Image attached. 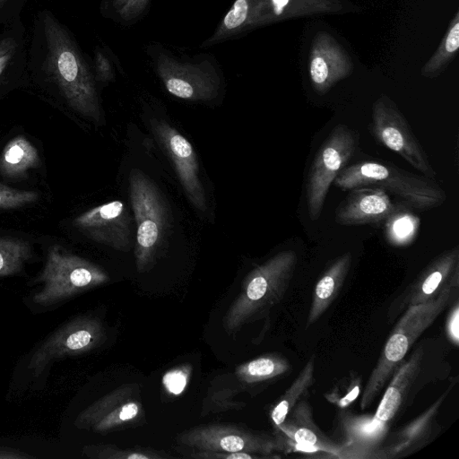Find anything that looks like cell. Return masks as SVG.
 Returning <instances> with one entry per match:
<instances>
[{
  "label": "cell",
  "mask_w": 459,
  "mask_h": 459,
  "mask_svg": "<svg viewBox=\"0 0 459 459\" xmlns=\"http://www.w3.org/2000/svg\"><path fill=\"white\" fill-rule=\"evenodd\" d=\"M459 281L447 285L433 299L408 307L396 323L362 392L360 408L377 397L416 340L435 322L455 297Z\"/></svg>",
  "instance_id": "6da1fadb"
},
{
  "label": "cell",
  "mask_w": 459,
  "mask_h": 459,
  "mask_svg": "<svg viewBox=\"0 0 459 459\" xmlns=\"http://www.w3.org/2000/svg\"><path fill=\"white\" fill-rule=\"evenodd\" d=\"M333 184L342 190L380 188L420 211L439 207L446 201V191L431 178L382 160H362L343 168Z\"/></svg>",
  "instance_id": "7a4b0ae2"
},
{
  "label": "cell",
  "mask_w": 459,
  "mask_h": 459,
  "mask_svg": "<svg viewBox=\"0 0 459 459\" xmlns=\"http://www.w3.org/2000/svg\"><path fill=\"white\" fill-rule=\"evenodd\" d=\"M297 264V254L284 250L249 272L239 295L224 316L225 331L237 332L280 303L294 276Z\"/></svg>",
  "instance_id": "3957f363"
},
{
  "label": "cell",
  "mask_w": 459,
  "mask_h": 459,
  "mask_svg": "<svg viewBox=\"0 0 459 459\" xmlns=\"http://www.w3.org/2000/svg\"><path fill=\"white\" fill-rule=\"evenodd\" d=\"M48 66L68 104L85 117L101 118L96 85L87 64L67 33L50 15H44Z\"/></svg>",
  "instance_id": "277c9868"
},
{
  "label": "cell",
  "mask_w": 459,
  "mask_h": 459,
  "mask_svg": "<svg viewBox=\"0 0 459 459\" xmlns=\"http://www.w3.org/2000/svg\"><path fill=\"white\" fill-rule=\"evenodd\" d=\"M108 280L107 273L97 264L54 245L48 250L45 266L36 280L41 286L31 300L37 306L48 307Z\"/></svg>",
  "instance_id": "5b68a950"
},
{
  "label": "cell",
  "mask_w": 459,
  "mask_h": 459,
  "mask_svg": "<svg viewBox=\"0 0 459 459\" xmlns=\"http://www.w3.org/2000/svg\"><path fill=\"white\" fill-rule=\"evenodd\" d=\"M130 199L136 222L135 263L139 273L147 271L163 240L167 212L153 182L142 171L129 176Z\"/></svg>",
  "instance_id": "8992f818"
},
{
  "label": "cell",
  "mask_w": 459,
  "mask_h": 459,
  "mask_svg": "<svg viewBox=\"0 0 459 459\" xmlns=\"http://www.w3.org/2000/svg\"><path fill=\"white\" fill-rule=\"evenodd\" d=\"M357 142V133L339 124L316 152L306 183L307 207L311 221L320 217L330 186L352 157Z\"/></svg>",
  "instance_id": "52a82bcc"
},
{
  "label": "cell",
  "mask_w": 459,
  "mask_h": 459,
  "mask_svg": "<svg viewBox=\"0 0 459 459\" xmlns=\"http://www.w3.org/2000/svg\"><path fill=\"white\" fill-rule=\"evenodd\" d=\"M152 56L157 74L171 95L191 101L217 97L221 78L210 61H181L163 48L153 50Z\"/></svg>",
  "instance_id": "ba28073f"
},
{
  "label": "cell",
  "mask_w": 459,
  "mask_h": 459,
  "mask_svg": "<svg viewBox=\"0 0 459 459\" xmlns=\"http://www.w3.org/2000/svg\"><path fill=\"white\" fill-rule=\"evenodd\" d=\"M371 129L381 144L401 156L424 176L432 178L437 175L403 114L385 95L378 97L373 104Z\"/></svg>",
  "instance_id": "9c48e42d"
},
{
  "label": "cell",
  "mask_w": 459,
  "mask_h": 459,
  "mask_svg": "<svg viewBox=\"0 0 459 459\" xmlns=\"http://www.w3.org/2000/svg\"><path fill=\"white\" fill-rule=\"evenodd\" d=\"M105 329L100 318L79 316L52 332L32 351L28 368L35 376L54 361L88 352L102 343Z\"/></svg>",
  "instance_id": "30bf717a"
},
{
  "label": "cell",
  "mask_w": 459,
  "mask_h": 459,
  "mask_svg": "<svg viewBox=\"0 0 459 459\" xmlns=\"http://www.w3.org/2000/svg\"><path fill=\"white\" fill-rule=\"evenodd\" d=\"M180 446L199 451L246 452L273 457L279 450L275 437L255 433L230 424H208L192 428L177 437Z\"/></svg>",
  "instance_id": "8fae6325"
},
{
  "label": "cell",
  "mask_w": 459,
  "mask_h": 459,
  "mask_svg": "<svg viewBox=\"0 0 459 459\" xmlns=\"http://www.w3.org/2000/svg\"><path fill=\"white\" fill-rule=\"evenodd\" d=\"M143 413L139 386L123 385L82 411L74 425L95 433H107L135 422Z\"/></svg>",
  "instance_id": "7c38bea8"
},
{
  "label": "cell",
  "mask_w": 459,
  "mask_h": 459,
  "mask_svg": "<svg viewBox=\"0 0 459 459\" xmlns=\"http://www.w3.org/2000/svg\"><path fill=\"white\" fill-rule=\"evenodd\" d=\"M459 281V248L439 254L418 277L390 304L388 322L392 323L408 307L436 298L447 285Z\"/></svg>",
  "instance_id": "4fadbf2b"
},
{
  "label": "cell",
  "mask_w": 459,
  "mask_h": 459,
  "mask_svg": "<svg viewBox=\"0 0 459 459\" xmlns=\"http://www.w3.org/2000/svg\"><path fill=\"white\" fill-rule=\"evenodd\" d=\"M74 225L92 240L116 250L126 252L131 247V219L121 201L88 210L75 218Z\"/></svg>",
  "instance_id": "5bb4252c"
},
{
  "label": "cell",
  "mask_w": 459,
  "mask_h": 459,
  "mask_svg": "<svg viewBox=\"0 0 459 459\" xmlns=\"http://www.w3.org/2000/svg\"><path fill=\"white\" fill-rule=\"evenodd\" d=\"M279 450L303 453L324 452L341 458V447L327 438L312 419L307 402L299 401L285 420L273 426Z\"/></svg>",
  "instance_id": "9a60e30c"
},
{
  "label": "cell",
  "mask_w": 459,
  "mask_h": 459,
  "mask_svg": "<svg viewBox=\"0 0 459 459\" xmlns=\"http://www.w3.org/2000/svg\"><path fill=\"white\" fill-rule=\"evenodd\" d=\"M156 134L171 159L178 179L191 204L200 212L207 209L204 190L200 180L199 165L192 144L167 122L155 123Z\"/></svg>",
  "instance_id": "2e32d148"
},
{
  "label": "cell",
  "mask_w": 459,
  "mask_h": 459,
  "mask_svg": "<svg viewBox=\"0 0 459 459\" xmlns=\"http://www.w3.org/2000/svg\"><path fill=\"white\" fill-rule=\"evenodd\" d=\"M353 71V63L342 46L328 32L319 31L312 40L308 73L312 87L326 93Z\"/></svg>",
  "instance_id": "e0dca14e"
},
{
  "label": "cell",
  "mask_w": 459,
  "mask_h": 459,
  "mask_svg": "<svg viewBox=\"0 0 459 459\" xmlns=\"http://www.w3.org/2000/svg\"><path fill=\"white\" fill-rule=\"evenodd\" d=\"M335 209L334 221L342 226L386 222L398 212L387 192L377 187H358Z\"/></svg>",
  "instance_id": "ac0fdd59"
},
{
  "label": "cell",
  "mask_w": 459,
  "mask_h": 459,
  "mask_svg": "<svg viewBox=\"0 0 459 459\" xmlns=\"http://www.w3.org/2000/svg\"><path fill=\"white\" fill-rule=\"evenodd\" d=\"M269 0H235L215 31L201 47H211L268 24Z\"/></svg>",
  "instance_id": "d6986e66"
},
{
  "label": "cell",
  "mask_w": 459,
  "mask_h": 459,
  "mask_svg": "<svg viewBox=\"0 0 459 459\" xmlns=\"http://www.w3.org/2000/svg\"><path fill=\"white\" fill-rule=\"evenodd\" d=\"M421 357L422 351L417 350L409 360L402 363L394 372L373 416L376 420L386 424L397 414L410 387L419 375Z\"/></svg>",
  "instance_id": "ffe728a7"
},
{
  "label": "cell",
  "mask_w": 459,
  "mask_h": 459,
  "mask_svg": "<svg viewBox=\"0 0 459 459\" xmlns=\"http://www.w3.org/2000/svg\"><path fill=\"white\" fill-rule=\"evenodd\" d=\"M351 264V253L337 257L315 285L307 325L319 319L334 301L342 287Z\"/></svg>",
  "instance_id": "44dd1931"
},
{
  "label": "cell",
  "mask_w": 459,
  "mask_h": 459,
  "mask_svg": "<svg viewBox=\"0 0 459 459\" xmlns=\"http://www.w3.org/2000/svg\"><path fill=\"white\" fill-rule=\"evenodd\" d=\"M443 396L423 414L401 429L385 449L382 458L401 457L417 450L429 440L434 417L442 403Z\"/></svg>",
  "instance_id": "7402d4cb"
},
{
  "label": "cell",
  "mask_w": 459,
  "mask_h": 459,
  "mask_svg": "<svg viewBox=\"0 0 459 459\" xmlns=\"http://www.w3.org/2000/svg\"><path fill=\"white\" fill-rule=\"evenodd\" d=\"M344 10L341 0H269L268 24L304 16L337 13Z\"/></svg>",
  "instance_id": "603a6c76"
},
{
  "label": "cell",
  "mask_w": 459,
  "mask_h": 459,
  "mask_svg": "<svg viewBox=\"0 0 459 459\" xmlns=\"http://www.w3.org/2000/svg\"><path fill=\"white\" fill-rule=\"evenodd\" d=\"M36 147L24 136L13 138L4 148L0 157V172L5 177H21L39 164Z\"/></svg>",
  "instance_id": "cb8c5ba5"
},
{
  "label": "cell",
  "mask_w": 459,
  "mask_h": 459,
  "mask_svg": "<svg viewBox=\"0 0 459 459\" xmlns=\"http://www.w3.org/2000/svg\"><path fill=\"white\" fill-rule=\"evenodd\" d=\"M290 368V362L284 357L267 354L238 365L236 376L244 384H259L286 375Z\"/></svg>",
  "instance_id": "d4e9b609"
},
{
  "label": "cell",
  "mask_w": 459,
  "mask_h": 459,
  "mask_svg": "<svg viewBox=\"0 0 459 459\" xmlns=\"http://www.w3.org/2000/svg\"><path fill=\"white\" fill-rule=\"evenodd\" d=\"M315 356L313 355L272 408L270 418L273 426L282 423L292 408L302 400V397L312 386L315 381Z\"/></svg>",
  "instance_id": "484cf974"
},
{
  "label": "cell",
  "mask_w": 459,
  "mask_h": 459,
  "mask_svg": "<svg viewBox=\"0 0 459 459\" xmlns=\"http://www.w3.org/2000/svg\"><path fill=\"white\" fill-rule=\"evenodd\" d=\"M459 48V13L456 11L436 52L421 68V75L435 78L445 71Z\"/></svg>",
  "instance_id": "4316f807"
},
{
  "label": "cell",
  "mask_w": 459,
  "mask_h": 459,
  "mask_svg": "<svg viewBox=\"0 0 459 459\" xmlns=\"http://www.w3.org/2000/svg\"><path fill=\"white\" fill-rule=\"evenodd\" d=\"M30 256L29 242L17 238H0V277L20 273Z\"/></svg>",
  "instance_id": "83f0119b"
},
{
  "label": "cell",
  "mask_w": 459,
  "mask_h": 459,
  "mask_svg": "<svg viewBox=\"0 0 459 459\" xmlns=\"http://www.w3.org/2000/svg\"><path fill=\"white\" fill-rule=\"evenodd\" d=\"M346 431L350 445H353V449L357 444H359V450L368 451L371 444H375L385 434L387 426L372 418L352 419L345 422Z\"/></svg>",
  "instance_id": "f1b7e54d"
},
{
  "label": "cell",
  "mask_w": 459,
  "mask_h": 459,
  "mask_svg": "<svg viewBox=\"0 0 459 459\" xmlns=\"http://www.w3.org/2000/svg\"><path fill=\"white\" fill-rule=\"evenodd\" d=\"M82 454L97 459H162L170 457L160 451L149 448L121 449L114 446H86Z\"/></svg>",
  "instance_id": "f546056e"
},
{
  "label": "cell",
  "mask_w": 459,
  "mask_h": 459,
  "mask_svg": "<svg viewBox=\"0 0 459 459\" xmlns=\"http://www.w3.org/2000/svg\"><path fill=\"white\" fill-rule=\"evenodd\" d=\"M236 395L237 391L230 387L210 391L204 400L201 414L204 416L214 412L241 410L245 407V403L235 400Z\"/></svg>",
  "instance_id": "4dcf8cb0"
},
{
  "label": "cell",
  "mask_w": 459,
  "mask_h": 459,
  "mask_svg": "<svg viewBox=\"0 0 459 459\" xmlns=\"http://www.w3.org/2000/svg\"><path fill=\"white\" fill-rule=\"evenodd\" d=\"M361 389L360 377L352 374L326 394L329 403H334L339 408H344L353 403L359 394Z\"/></svg>",
  "instance_id": "1f68e13d"
},
{
  "label": "cell",
  "mask_w": 459,
  "mask_h": 459,
  "mask_svg": "<svg viewBox=\"0 0 459 459\" xmlns=\"http://www.w3.org/2000/svg\"><path fill=\"white\" fill-rule=\"evenodd\" d=\"M39 195L32 190H21L0 183V209H15L37 201Z\"/></svg>",
  "instance_id": "d6a6232c"
},
{
  "label": "cell",
  "mask_w": 459,
  "mask_h": 459,
  "mask_svg": "<svg viewBox=\"0 0 459 459\" xmlns=\"http://www.w3.org/2000/svg\"><path fill=\"white\" fill-rule=\"evenodd\" d=\"M189 366H179L167 371L162 377V385L165 390L173 395H179L184 392L190 377Z\"/></svg>",
  "instance_id": "836d02e7"
},
{
  "label": "cell",
  "mask_w": 459,
  "mask_h": 459,
  "mask_svg": "<svg viewBox=\"0 0 459 459\" xmlns=\"http://www.w3.org/2000/svg\"><path fill=\"white\" fill-rule=\"evenodd\" d=\"M149 2L150 0H114L113 6L122 20L131 22L143 13Z\"/></svg>",
  "instance_id": "e575fe53"
},
{
  "label": "cell",
  "mask_w": 459,
  "mask_h": 459,
  "mask_svg": "<svg viewBox=\"0 0 459 459\" xmlns=\"http://www.w3.org/2000/svg\"><path fill=\"white\" fill-rule=\"evenodd\" d=\"M188 457L195 459H255L261 456L246 452H221L194 450Z\"/></svg>",
  "instance_id": "d590c367"
},
{
  "label": "cell",
  "mask_w": 459,
  "mask_h": 459,
  "mask_svg": "<svg viewBox=\"0 0 459 459\" xmlns=\"http://www.w3.org/2000/svg\"><path fill=\"white\" fill-rule=\"evenodd\" d=\"M95 68L100 81L107 82L114 79L112 64L108 57L100 50H97L95 53Z\"/></svg>",
  "instance_id": "8d00e7d4"
},
{
  "label": "cell",
  "mask_w": 459,
  "mask_h": 459,
  "mask_svg": "<svg viewBox=\"0 0 459 459\" xmlns=\"http://www.w3.org/2000/svg\"><path fill=\"white\" fill-rule=\"evenodd\" d=\"M447 334L455 345H458L459 342V307L458 302H455L449 312L446 320Z\"/></svg>",
  "instance_id": "74e56055"
},
{
  "label": "cell",
  "mask_w": 459,
  "mask_h": 459,
  "mask_svg": "<svg viewBox=\"0 0 459 459\" xmlns=\"http://www.w3.org/2000/svg\"><path fill=\"white\" fill-rule=\"evenodd\" d=\"M33 455L26 454L21 450L8 447L0 446V459H32Z\"/></svg>",
  "instance_id": "f35d334b"
},
{
  "label": "cell",
  "mask_w": 459,
  "mask_h": 459,
  "mask_svg": "<svg viewBox=\"0 0 459 459\" xmlns=\"http://www.w3.org/2000/svg\"><path fill=\"white\" fill-rule=\"evenodd\" d=\"M13 48V43L10 41V43L0 52V75L11 58Z\"/></svg>",
  "instance_id": "ab89813d"
},
{
  "label": "cell",
  "mask_w": 459,
  "mask_h": 459,
  "mask_svg": "<svg viewBox=\"0 0 459 459\" xmlns=\"http://www.w3.org/2000/svg\"><path fill=\"white\" fill-rule=\"evenodd\" d=\"M10 43V40H3L0 42V52Z\"/></svg>",
  "instance_id": "60d3db41"
}]
</instances>
